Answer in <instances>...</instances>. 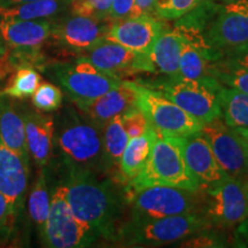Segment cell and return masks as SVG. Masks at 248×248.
I'll list each match as a JSON object with an SVG mask.
<instances>
[{
	"label": "cell",
	"instance_id": "6da1fadb",
	"mask_svg": "<svg viewBox=\"0 0 248 248\" xmlns=\"http://www.w3.org/2000/svg\"><path fill=\"white\" fill-rule=\"evenodd\" d=\"M66 199L79 221L97 232L100 239L116 244L128 217L124 186L111 177L90 172H60Z\"/></svg>",
	"mask_w": 248,
	"mask_h": 248
},
{
	"label": "cell",
	"instance_id": "7a4b0ae2",
	"mask_svg": "<svg viewBox=\"0 0 248 248\" xmlns=\"http://www.w3.org/2000/svg\"><path fill=\"white\" fill-rule=\"evenodd\" d=\"M60 109L54 117L53 137V154L58 157L60 172L83 171L113 178L105 150L104 128L88 119L74 104Z\"/></svg>",
	"mask_w": 248,
	"mask_h": 248
},
{
	"label": "cell",
	"instance_id": "3957f363",
	"mask_svg": "<svg viewBox=\"0 0 248 248\" xmlns=\"http://www.w3.org/2000/svg\"><path fill=\"white\" fill-rule=\"evenodd\" d=\"M136 82L160 92L202 124L222 117L218 97L222 84L215 77L194 80L164 76Z\"/></svg>",
	"mask_w": 248,
	"mask_h": 248
},
{
	"label": "cell",
	"instance_id": "277c9868",
	"mask_svg": "<svg viewBox=\"0 0 248 248\" xmlns=\"http://www.w3.org/2000/svg\"><path fill=\"white\" fill-rule=\"evenodd\" d=\"M151 185L173 186L191 192L200 190L199 183L186 166L177 137L157 135L145 168L125 187L136 190Z\"/></svg>",
	"mask_w": 248,
	"mask_h": 248
},
{
	"label": "cell",
	"instance_id": "5b68a950",
	"mask_svg": "<svg viewBox=\"0 0 248 248\" xmlns=\"http://www.w3.org/2000/svg\"><path fill=\"white\" fill-rule=\"evenodd\" d=\"M210 223L200 212L154 219H126L116 244L122 246L153 247L178 243Z\"/></svg>",
	"mask_w": 248,
	"mask_h": 248
},
{
	"label": "cell",
	"instance_id": "8992f818",
	"mask_svg": "<svg viewBox=\"0 0 248 248\" xmlns=\"http://www.w3.org/2000/svg\"><path fill=\"white\" fill-rule=\"evenodd\" d=\"M39 71L66 93L71 102L100 97L120 85L123 80L108 75L90 62L78 58L73 61L46 62Z\"/></svg>",
	"mask_w": 248,
	"mask_h": 248
},
{
	"label": "cell",
	"instance_id": "52a82bcc",
	"mask_svg": "<svg viewBox=\"0 0 248 248\" xmlns=\"http://www.w3.org/2000/svg\"><path fill=\"white\" fill-rule=\"evenodd\" d=\"M128 219H154L184 215L199 210V195L184 188L166 185H151L130 190L124 186Z\"/></svg>",
	"mask_w": 248,
	"mask_h": 248
},
{
	"label": "cell",
	"instance_id": "ba28073f",
	"mask_svg": "<svg viewBox=\"0 0 248 248\" xmlns=\"http://www.w3.org/2000/svg\"><path fill=\"white\" fill-rule=\"evenodd\" d=\"M100 240L97 232L79 221L70 209L64 187L59 181L51 190V203L42 246L48 248H82Z\"/></svg>",
	"mask_w": 248,
	"mask_h": 248
},
{
	"label": "cell",
	"instance_id": "9c48e42d",
	"mask_svg": "<svg viewBox=\"0 0 248 248\" xmlns=\"http://www.w3.org/2000/svg\"><path fill=\"white\" fill-rule=\"evenodd\" d=\"M199 210L210 225L226 229L248 218V194L244 179L228 176L216 184L200 188Z\"/></svg>",
	"mask_w": 248,
	"mask_h": 248
},
{
	"label": "cell",
	"instance_id": "30bf717a",
	"mask_svg": "<svg viewBox=\"0 0 248 248\" xmlns=\"http://www.w3.org/2000/svg\"><path fill=\"white\" fill-rule=\"evenodd\" d=\"M139 109L147 122L159 135L168 137H184L199 132L202 123L195 120L178 105L160 92L135 82Z\"/></svg>",
	"mask_w": 248,
	"mask_h": 248
},
{
	"label": "cell",
	"instance_id": "8fae6325",
	"mask_svg": "<svg viewBox=\"0 0 248 248\" xmlns=\"http://www.w3.org/2000/svg\"><path fill=\"white\" fill-rule=\"evenodd\" d=\"M111 24L109 20L68 14L53 20L48 40L63 52L77 58L106 39Z\"/></svg>",
	"mask_w": 248,
	"mask_h": 248
},
{
	"label": "cell",
	"instance_id": "7c38bea8",
	"mask_svg": "<svg viewBox=\"0 0 248 248\" xmlns=\"http://www.w3.org/2000/svg\"><path fill=\"white\" fill-rule=\"evenodd\" d=\"M207 47L221 55L248 44V0H231L219 7L203 33Z\"/></svg>",
	"mask_w": 248,
	"mask_h": 248
},
{
	"label": "cell",
	"instance_id": "4fadbf2b",
	"mask_svg": "<svg viewBox=\"0 0 248 248\" xmlns=\"http://www.w3.org/2000/svg\"><path fill=\"white\" fill-rule=\"evenodd\" d=\"M77 58L90 62L92 66L108 75L119 78L141 73H155L150 54L137 53L107 39H104Z\"/></svg>",
	"mask_w": 248,
	"mask_h": 248
},
{
	"label": "cell",
	"instance_id": "5bb4252c",
	"mask_svg": "<svg viewBox=\"0 0 248 248\" xmlns=\"http://www.w3.org/2000/svg\"><path fill=\"white\" fill-rule=\"evenodd\" d=\"M200 132L209 142L217 162L229 176L237 179L248 177L247 155L233 126L226 124L221 117L203 123Z\"/></svg>",
	"mask_w": 248,
	"mask_h": 248
},
{
	"label": "cell",
	"instance_id": "9a60e30c",
	"mask_svg": "<svg viewBox=\"0 0 248 248\" xmlns=\"http://www.w3.org/2000/svg\"><path fill=\"white\" fill-rule=\"evenodd\" d=\"M168 26L154 14L128 17L111 22L106 39L137 53L150 54L156 39Z\"/></svg>",
	"mask_w": 248,
	"mask_h": 248
},
{
	"label": "cell",
	"instance_id": "2e32d148",
	"mask_svg": "<svg viewBox=\"0 0 248 248\" xmlns=\"http://www.w3.org/2000/svg\"><path fill=\"white\" fill-rule=\"evenodd\" d=\"M29 181L30 163L0 139V193L8 200L20 219L26 207Z\"/></svg>",
	"mask_w": 248,
	"mask_h": 248
},
{
	"label": "cell",
	"instance_id": "e0dca14e",
	"mask_svg": "<svg viewBox=\"0 0 248 248\" xmlns=\"http://www.w3.org/2000/svg\"><path fill=\"white\" fill-rule=\"evenodd\" d=\"M177 138L186 166L199 183L200 188L216 184L228 177V173L217 162L209 142L200 131Z\"/></svg>",
	"mask_w": 248,
	"mask_h": 248
},
{
	"label": "cell",
	"instance_id": "ac0fdd59",
	"mask_svg": "<svg viewBox=\"0 0 248 248\" xmlns=\"http://www.w3.org/2000/svg\"><path fill=\"white\" fill-rule=\"evenodd\" d=\"M23 117L27 147L30 157L38 168H47L53 155L54 116L36 109L33 106L18 104Z\"/></svg>",
	"mask_w": 248,
	"mask_h": 248
},
{
	"label": "cell",
	"instance_id": "d6986e66",
	"mask_svg": "<svg viewBox=\"0 0 248 248\" xmlns=\"http://www.w3.org/2000/svg\"><path fill=\"white\" fill-rule=\"evenodd\" d=\"M73 104L88 119L104 128L105 124L114 117L124 115L138 108L135 82L123 79L120 85L100 97Z\"/></svg>",
	"mask_w": 248,
	"mask_h": 248
},
{
	"label": "cell",
	"instance_id": "ffe728a7",
	"mask_svg": "<svg viewBox=\"0 0 248 248\" xmlns=\"http://www.w3.org/2000/svg\"><path fill=\"white\" fill-rule=\"evenodd\" d=\"M54 18L6 20L0 18V33L7 47L43 48L51 37Z\"/></svg>",
	"mask_w": 248,
	"mask_h": 248
},
{
	"label": "cell",
	"instance_id": "44dd1931",
	"mask_svg": "<svg viewBox=\"0 0 248 248\" xmlns=\"http://www.w3.org/2000/svg\"><path fill=\"white\" fill-rule=\"evenodd\" d=\"M0 139L6 146L30 163L23 117L15 99L0 93Z\"/></svg>",
	"mask_w": 248,
	"mask_h": 248
},
{
	"label": "cell",
	"instance_id": "7402d4cb",
	"mask_svg": "<svg viewBox=\"0 0 248 248\" xmlns=\"http://www.w3.org/2000/svg\"><path fill=\"white\" fill-rule=\"evenodd\" d=\"M184 38L173 27L168 26L156 39L150 57L155 74L167 77H179V60Z\"/></svg>",
	"mask_w": 248,
	"mask_h": 248
},
{
	"label": "cell",
	"instance_id": "603a6c76",
	"mask_svg": "<svg viewBox=\"0 0 248 248\" xmlns=\"http://www.w3.org/2000/svg\"><path fill=\"white\" fill-rule=\"evenodd\" d=\"M157 133L151 125L138 137L130 138L120 160V178L123 184H128L142 171L150 157L152 147Z\"/></svg>",
	"mask_w": 248,
	"mask_h": 248
},
{
	"label": "cell",
	"instance_id": "cb8c5ba5",
	"mask_svg": "<svg viewBox=\"0 0 248 248\" xmlns=\"http://www.w3.org/2000/svg\"><path fill=\"white\" fill-rule=\"evenodd\" d=\"M219 57L212 49L199 47L184 39L179 60V78L199 80L214 77V63Z\"/></svg>",
	"mask_w": 248,
	"mask_h": 248
},
{
	"label": "cell",
	"instance_id": "d4e9b609",
	"mask_svg": "<svg viewBox=\"0 0 248 248\" xmlns=\"http://www.w3.org/2000/svg\"><path fill=\"white\" fill-rule=\"evenodd\" d=\"M27 198L29 217L36 226L39 240H42L49 213V203H51L47 168H40L38 170L35 182L28 191Z\"/></svg>",
	"mask_w": 248,
	"mask_h": 248
},
{
	"label": "cell",
	"instance_id": "484cf974",
	"mask_svg": "<svg viewBox=\"0 0 248 248\" xmlns=\"http://www.w3.org/2000/svg\"><path fill=\"white\" fill-rule=\"evenodd\" d=\"M69 6V0H35L24 4L0 7V18L42 20L55 18Z\"/></svg>",
	"mask_w": 248,
	"mask_h": 248
},
{
	"label": "cell",
	"instance_id": "4316f807",
	"mask_svg": "<svg viewBox=\"0 0 248 248\" xmlns=\"http://www.w3.org/2000/svg\"><path fill=\"white\" fill-rule=\"evenodd\" d=\"M104 142L108 160L113 168V179L120 184L123 182L120 178V160L124 148L129 141V136L123 124V115L116 116L104 125ZM125 185V184H123Z\"/></svg>",
	"mask_w": 248,
	"mask_h": 248
},
{
	"label": "cell",
	"instance_id": "83f0119b",
	"mask_svg": "<svg viewBox=\"0 0 248 248\" xmlns=\"http://www.w3.org/2000/svg\"><path fill=\"white\" fill-rule=\"evenodd\" d=\"M222 119L230 126H248V94L221 85L218 91Z\"/></svg>",
	"mask_w": 248,
	"mask_h": 248
},
{
	"label": "cell",
	"instance_id": "f1b7e54d",
	"mask_svg": "<svg viewBox=\"0 0 248 248\" xmlns=\"http://www.w3.org/2000/svg\"><path fill=\"white\" fill-rule=\"evenodd\" d=\"M40 82H42V75L36 68H18L14 73H12L7 84L0 90V93L15 100H27L31 98Z\"/></svg>",
	"mask_w": 248,
	"mask_h": 248
},
{
	"label": "cell",
	"instance_id": "f546056e",
	"mask_svg": "<svg viewBox=\"0 0 248 248\" xmlns=\"http://www.w3.org/2000/svg\"><path fill=\"white\" fill-rule=\"evenodd\" d=\"M213 76L225 88L248 94V69L246 68L218 59L214 63Z\"/></svg>",
	"mask_w": 248,
	"mask_h": 248
},
{
	"label": "cell",
	"instance_id": "4dcf8cb0",
	"mask_svg": "<svg viewBox=\"0 0 248 248\" xmlns=\"http://www.w3.org/2000/svg\"><path fill=\"white\" fill-rule=\"evenodd\" d=\"M229 239L223 229L208 226L179 240L177 247L182 248H222L229 246Z\"/></svg>",
	"mask_w": 248,
	"mask_h": 248
},
{
	"label": "cell",
	"instance_id": "1f68e13d",
	"mask_svg": "<svg viewBox=\"0 0 248 248\" xmlns=\"http://www.w3.org/2000/svg\"><path fill=\"white\" fill-rule=\"evenodd\" d=\"M31 104L36 109L44 113L57 111L63 105V91L52 82H40L31 95Z\"/></svg>",
	"mask_w": 248,
	"mask_h": 248
},
{
	"label": "cell",
	"instance_id": "d6a6232c",
	"mask_svg": "<svg viewBox=\"0 0 248 248\" xmlns=\"http://www.w3.org/2000/svg\"><path fill=\"white\" fill-rule=\"evenodd\" d=\"M201 0H155L154 15L164 21H175L192 11Z\"/></svg>",
	"mask_w": 248,
	"mask_h": 248
},
{
	"label": "cell",
	"instance_id": "836d02e7",
	"mask_svg": "<svg viewBox=\"0 0 248 248\" xmlns=\"http://www.w3.org/2000/svg\"><path fill=\"white\" fill-rule=\"evenodd\" d=\"M111 0H69L70 14L109 20Z\"/></svg>",
	"mask_w": 248,
	"mask_h": 248
},
{
	"label": "cell",
	"instance_id": "e575fe53",
	"mask_svg": "<svg viewBox=\"0 0 248 248\" xmlns=\"http://www.w3.org/2000/svg\"><path fill=\"white\" fill-rule=\"evenodd\" d=\"M20 218L8 200L0 193V245L8 243L16 230Z\"/></svg>",
	"mask_w": 248,
	"mask_h": 248
},
{
	"label": "cell",
	"instance_id": "d590c367",
	"mask_svg": "<svg viewBox=\"0 0 248 248\" xmlns=\"http://www.w3.org/2000/svg\"><path fill=\"white\" fill-rule=\"evenodd\" d=\"M123 124L125 131L128 133L129 139L138 137L146 131L147 126L150 125L142 111L138 108L130 110L129 113L123 115Z\"/></svg>",
	"mask_w": 248,
	"mask_h": 248
},
{
	"label": "cell",
	"instance_id": "8d00e7d4",
	"mask_svg": "<svg viewBox=\"0 0 248 248\" xmlns=\"http://www.w3.org/2000/svg\"><path fill=\"white\" fill-rule=\"evenodd\" d=\"M135 0H111V6L109 11V21L124 20L131 16Z\"/></svg>",
	"mask_w": 248,
	"mask_h": 248
},
{
	"label": "cell",
	"instance_id": "74e56055",
	"mask_svg": "<svg viewBox=\"0 0 248 248\" xmlns=\"http://www.w3.org/2000/svg\"><path fill=\"white\" fill-rule=\"evenodd\" d=\"M219 59L228 63L235 64L248 69V44L238 46V47L231 48L221 54Z\"/></svg>",
	"mask_w": 248,
	"mask_h": 248
},
{
	"label": "cell",
	"instance_id": "f35d334b",
	"mask_svg": "<svg viewBox=\"0 0 248 248\" xmlns=\"http://www.w3.org/2000/svg\"><path fill=\"white\" fill-rule=\"evenodd\" d=\"M155 0H135V7L130 17H136L144 14H154Z\"/></svg>",
	"mask_w": 248,
	"mask_h": 248
},
{
	"label": "cell",
	"instance_id": "ab89813d",
	"mask_svg": "<svg viewBox=\"0 0 248 248\" xmlns=\"http://www.w3.org/2000/svg\"><path fill=\"white\" fill-rule=\"evenodd\" d=\"M234 244L235 246L248 247V218L241 222L238 226L237 231L234 234Z\"/></svg>",
	"mask_w": 248,
	"mask_h": 248
},
{
	"label": "cell",
	"instance_id": "60d3db41",
	"mask_svg": "<svg viewBox=\"0 0 248 248\" xmlns=\"http://www.w3.org/2000/svg\"><path fill=\"white\" fill-rule=\"evenodd\" d=\"M234 130L235 132H237V135L239 136L241 142H243L245 152H246V155H247V160H248V126H235Z\"/></svg>",
	"mask_w": 248,
	"mask_h": 248
},
{
	"label": "cell",
	"instance_id": "b9f144b4",
	"mask_svg": "<svg viewBox=\"0 0 248 248\" xmlns=\"http://www.w3.org/2000/svg\"><path fill=\"white\" fill-rule=\"evenodd\" d=\"M30 1H35V0H0V7H8V6H15Z\"/></svg>",
	"mask_w": 248,
	"mask_h": 248
},
{
	"label": "cell",
	"instance_id": "7bdbcfd3",
	"mask_svg": "<svg viewBox=\"0 0 248 248\" xmlns=\"http://www.w3.org/2000/svg\"><path fill=\"white\" fill-rule=\"evenodd\" d=\"M7 45H6L4 38H2L1 33H0V59L4 57L6 52H7Z\"/></svg>",
	"mask_w": 248,
	"mask_h": 248
},
{
	"label": "cell",
	"instance_id": "ee69618b",
	"mask_svg": "<svg viewBox=\"0 0 248 248\" xmlns=\"http://www.w3.org/2000/svg\"><path fill=\"white\" fill-rule=\"evenodd\" d=\"M245 182V186H246V191H247V194H248V177L244 179Z\"/></svg>",
	"mask_w": 248,
	"mask_h": 248
},
{
	"label": "cell",
	"instance_id": "f6af8a7d",
	"mask_svg": "<svg viewBox=\"0 0 248 248\" xmlns=\"http://www.w3.org/2000/svg\"><path fill=\"white\" fill-rule=\"evenodd\" d=\"M213 1H231V0H213Z\"/></svg>",
	"mask_w": 248,
	"mask_h": 248
}]
</instances>
